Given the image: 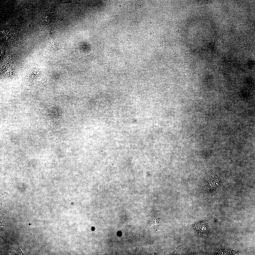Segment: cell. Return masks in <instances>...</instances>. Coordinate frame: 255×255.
Returning a JSON list of instances; mask_svg holds the SVG:
<instances>
[{
    "label": "cell",
    "mask_w": 255,
    "mask_h": 255,
    "mask_svg": "<svg viewBox=\"0 0 255 255\" xmlns=\"http://www.w3.org/2000/svg\"><path fill=\"white\" fill-rule=\"evenodd\" d=\"M0 39L5 44L10 48L18 47L19 44V35L17 32L3 30L0 32Z\"/></svg>",
    "instance_id": "2"
},
{
    "label": "cell",
    "mask_w": 255,
    "mask_h": 255,
    "mask_svg": "<svg viewBox=\"0 0 255 255\" xmlns=\"http://www.w3.org/2000/svg\"><path fill=\"white\" fill-rule=\"evenodd\" d=\"M195 231L199 234H203L207 230V224L205 222H199L194 224L193 226Z\"/></svg>",
    "instance_id": "4"
},
{
    "label": "cell",
    "mask_w": 255,
    "mask_h": 255,
    "mask_svg": "<svg viewBox=\"0 0 255 255\" xmlns=\"http://www.w3.org/2000/svg\"><path fill=\"white\" fill-rule=\"evenodd\" d=\"M41 70L37 66L30 64L24 70L23 77L26 84L31 87H35L38 85L41 77Z\"/></svg>",
    "instance_id": "1"
},
{
    "label": "cell",
    "mask_w": 255,
    "mask_h": 255,
    "mask_svg": "<svg viewBox=\"0 0 255 255\" xmlns=\"http://www.w3.org/2000/svg\"><path fill=\"white\" fill-rule=\"evenodd\" d=\"M62 47L59 42L53 40L49 42L48 47L50 55L54 57L60 56L63 52Z\"/></svg>",
    "instance_id": "3"
},
{
    "label": "cell",
    "mask_w": 255,
    "mask_h": 255,
    "mask_svg": "<svg viewBox=\"0 0 255 255\" xmlns=\"http://www.w3.org/2000/svg\"><path fill=\"white\" fill-rule=\"evenodd\" d=\"M148 217L147 220L149 224L153 227L158 226L159 221V216L158 213H153Z\"/></svg>",
    "instance_id": "5"
},
{
    "label": "cell",
    "mask_w": 255,
    "mask_h": 255,
    "mask_svg": "<svg viewBox=\"0 0 255 255\" xmlns=\"http://www.w3.org/2000/svg\"><path fill=\"white\" fill-rule=\"evenodd\" d=\"M71 1L70 0H62L61 1V3H70L71 2Z\"/></svg>",
    "instance_id": "6"
}]
</instances>
